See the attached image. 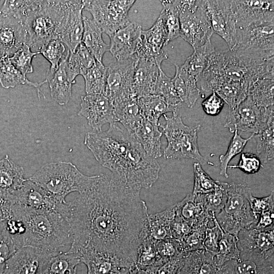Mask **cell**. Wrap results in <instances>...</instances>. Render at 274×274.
<instances>
[{
    "mask_svg": "<svg viewBox=\"0 0 274 274\" xmlns=\"http://www.w3.org/2000/svg\"><path fill=\"white\" fill-rule=\"evenodd\" d=\"M156 248L160 256L167 260L184 253L182 252L179 240L174 238H166L155 243Z\"/></svg>",
    "mask_w": 274,
    "mask_h": 274,
    "instance_id": "56",
    "label": "cell"
},
{
    "mask_svg": "<svg viewBox=\"0 0 274 274\" xmlns=\"http://www.w3.org/2000/svg\"><path fill=\"white\" fill-rule=\"evenodd\" d=\"M223 231L216 220L213 226L206 227L203 243V249L214 255L216 254L218 251Z\"/></svg>",
    "mask_w": 274,
    "mask_h": 274,
    "instance_id": "57",
    "label": "cell"
},
{
    "mask_svg": "<svg viewBox=\"0 0 274 274\" xmlns=\"http://www.w3.org/2000/svg\"><path fill=\"white\" fill-rule=\"evenodd\" d=\"M78 115L86 118L93 131L102 130L107 123L116 122L112 101L104 94H86L81 97Z\"/></svg>",
    "mask_w": 274,
    "mask_h": 274,
    "instance_id": "17",
    "label": "cell"
},
{
    "mask_svg": "<svg viewBox=\"0 0 274 274\" xmlns=\"http://www.w3.org/2000/svg\"><path fill=\"white\" fill-rule=\"evenodd\" d=\"M83 26L81 43L96 61L102 63L103 56L109 51L110 44L104 41L102 32L93 19L83 17Z\"/></svg>",
    "mask_w": 274,
    "mask_h": 274,
    "instance_id": "33",
    "label": "cell"
},
{
    "mask_svg": "<svg viewBox=\"0 0 274 274\" xmlns=\"http://www.w3.org/2000/svg\"><path fill=\"white\" fill-rule=\"evenodd\" d=\"M166 31L159 17L153 26L147 30H142L141 39L135 54L138 57L154 58L161 66L167 55L162 50L167 45Z\"/></svg>",
    "mask_w": 274,
    "mask_h": 274,
    "instance_id": "20",
    "label": "cell"
},
{
    "mask_svg": "<svg viewBox=\"0 0 274 274\" xmlns=\"http://www.w3.org/2000/svg\"><path fill=\"white\" fill-rule=\"evenodd\" d=\"M17 250L5 221L0 222V274L3 273L6 262Z\"/></svg>",
    "mask_w": 274,
    "mask_h": 274,
    "instance_id": "53",
    "label": "cell"
},
{
    "mask_svg": "<svg viewBox=\"0 0 274 274\" xmlns=\"http://www.w3.org/2000/svg\"><path fill=\"white\" fill-rule=\"evenodd\" d=\"M176 215L187 222L192 227L206 226L215 216L205 206L202 194H188L181 201L175 204Z\"/></svg>",
    "mask_w": 274,
    "mask_h": 274,
    "instance_id": "25",
    "label": "cell"
},
{
    "mask_svg": "<svg viewBox=\"0 0 274 274\" xmlns=\"http://www.w3.org/2000/svg\"><path fill=\"white\" fill-rule=\"evenodd\" d=\"M165 123H159L162 128L167 145L164 150L166 159L192 158L199 161L200 164L208 163L199 151L197 139L200 125L189 126L185 125L177 112L173 113L172 117L163 115Z\"/></svg>",
    "mask_w": 274,
    "mask_h": 274,
    "instance_id": "8",
    "label": "cell"
},
{
    "mask_svg": "<svg viewBox=\"0 0 274 274\" xmlns=\"http://www.w3.org/2000/svg\"><path fill=\"white\" fill-rule=\"evenodd\" d=\"M99 175L87 176L71 162L59 161L44 164L28 178L60 203L73 192L83 193L95 183Z\"/></svg>",
    "mask_w": 274,
    "mask_h": 274,
    "instance_id": "5",
    "label": "cell"
},
{
    "mask_svg": "<svg viewBox=\"0 0 274 274\" xmlns=\"http://www.w3.org/2000/svg\"><path fill=\"white\" fill-rule=\"evenodd\" d=\"M234 50L262 61L274 59V16L237 28Z\"/></svg>",
    "mask_w": 274,
    "mask_h": 274,
    "instance_id": "9",
    "label": "cell"
},
{
    "mask_svg": "<svg viewBox=\"0 0 274 274\" xmlns=\"http://www.w3.org/2000/svg\"><path fill=\"white\" fill-rule=\"evenodd\" d=\"M274 59H254L234 50L215 51L198 82L203 91H213L221 84L241 87L248 92L256 80L274 76Z\"/></svg>",
    "mask_w": 274,
    "mask_h": 274,
    "instance_id": "3",
    "label": "cell"
},
{
    "mask_svg": "<svg viewBox=\"0 0 274 274\" xmlns=\"http://www.w3.org/2000/svg\"><path fill=\"white\" fill-rule=\"evenodd\" d=\"M84 143L100 164L132 188H150L158 179L160 166L156 159L117 122L106 131L87 132Z\"/></svg>",
    "mask_w": 274,
    "mask_h": 274,
    "instance_id": "2",
    "label": "cell"
},
{
    "mask_svg": "<svg viewBox=\"0 0 274 274\" xmlns=\"http://www.w3.org/2000/svg\"><path fill=\"white\" fill-rule=\"evenodd\" d=\"M249 200L252 212L257 216L263 212L274 209L273 191L268 196L261 198L254 197L251 193Z\"/></svg>",
    "mask_w": 274,
    "mask_h": 274,
    "instance_id": "59",
    "label": "cell"
},
{
    "mask_svg": "<svg viewBox=\"0 0 274 274\" xmlns=\"http://www.w3.org/2000/svg\"><path fill=\"white\" fill-rule=\"evenodd\" d=\"M142 30L140 24L130 22L110 38L109 51L117 61L127 59L135 54Z\"/></svg>",
    "mask_w": 274,
    "mask_h": 274,
    "instance_id": "23",
    "label": "cell"
},
{
    "mask_svg": "<svg viewBox=\"0 0 274 274\" xmlns=\"http://www.w3.org/2000/svg\"><path fill=\"white\" fill-rule=\"evenodd\" d=\"M10 215L20 219L25 227V232L21 239L20 248L31 247L55 252L59 251V248L72 244L69 224L56 211L13 204Z\"/></svg>",
    "mask_w": 274,
    "mask_h": 274,
    "instance_id": "4",
    "label": "cell"
},
{
    "mask_svg": "<svg viewBox=\"0 0 274 274\" xmlns=\"http://www.w3.org/2000/svg\"><path fill=\"white\" fill-rule=\"evenodd\" d=\"M179 11L180 37L194 49L211 40L214 34L200 1H176Z\"/></svg>",
    "mask_w": 274,
    "mask_h": 274,
    "instance_id": "10",
    "label": "cell"
},
{
    "mask_svg": "<svg viewBox=\"0 0 274 274\" xmlns=\"http://www.w3.org/2000/svg\"><path fill=\"white\" fill-rule=\"evenodd\" d=\"M253 228L261 230L274 228V209L260 213L258 215L257 222Z\"/></svg>",
    "mask_w": 274,
    "mask_h": 274,
    "instance_id": "62",
    "label": "cell"
},
{
    "mask_svg": "<svg viewBox=\"0 0 274 274\" xmlns=\"http://www.w3.org/2000/svg\"><path fill=\"white\" fill-rule=\"evenodd\" d=\"M154 95L162 97L169 106L177 110L182 103L175 90L172 79L165 75L162 68L159 69Z\"/></svg>",
    "mask_w": 274,
    "mask_h": 274,
    "instance_id": "47",
    "label": "cell"
},
{
    "mask_svg": "<svg viewBox=\"0 0 274 274\" xmlns=\"http://www.w3.org/2000/svg\"><path fill=\"white\" fill-rule=\"evenodd\" d=\"M224 104L223 100L213 91L212 94L202 102L201 106L206 114L215 116L220 113Z\"/></svg>",
    "mask_w": 274,
    "mask_h": 274,
    "instance_id": "60",
    "label": "cell"
},
{
    "mask_svg": "<svg viewBox=\"0 0 274 274\" xmlns=\"http://www.w3.org/2000/svg\"><path fill=\"white\" fill-rule=\"evenodd\" d=\"M46 83L45 80L41 83L29 81L12 64L9 57L0 58V84L3 88L8 89L18 85L26 84L36 88L40 98L41 87Z\"/></svg>",
    "mask_w": 274,
    "mask_h": 274,
    "instance_id": "37",
    "label": "cell"
},
{
    "mask_svg": "<svg viewBox=\"0 0 274 274\" xmlns=\"http://www.w3.org/2000/svg\"><path fill=\"white\" fill-rule=\"evenodd\" d=\"M81 263L79 256L73 253L59 252L45 265L42 274H76Z\"/></svg>",
    "mask_w": 274,
    "mask_h": 274,
    "instance_id": "39",
    "label": "cell"
},
{
    "mask_svg": "<svg viewBox=\"0 0 274 274\" xmlns=\"http://www.w3.org/2000/svg\"><path fill=\"white\" fill-rule=\"evenodd\" d=\"M96 63L93 56L82 43L73 52L70 51L66 64V70L69 80L74 84L78 75L83 76Z\"/></svg>",
    "mask_w": 274,
    "mask_h": 274,
    "instance_id": "35",
    "label": "cell"
},
{
    "mask_svg": "<svg viewBox=\"0 0 274 274\" xmlns=\"http://www.w3.org/2000/svg\"><path fill=\"white\" fill-rule=\"evenodd\" d=\"M206 229V226L205 225L193 228L188 233L179 240L182 252L187 253L203 249Z\"/></svg>",
    "mask_w": 274,
    "mask_h": 274,
    "instance_id": "54",
    "label": "cell"
},
{
    "mask_svg": "<svg viewBox=\"0 0 274 274\" xmlns=\"http://www.w3.org/2000/svg\"><path fill=\"white\" fill-rule=\"evenodd\" d=\"M23 168L6 155L0 160V197L7 202L8 197L20 188L26 179Z\"/></svg>",
    "mask_w": 274,
    "mask_h": 274,
    "instance_id": "28",
    "label": "cell"
},
{
    "mask_svg": "<svg viewBox=\"0 0 274 274\" xmlns=\"http://www.w3.org/2000/svg\"><path fill=\"white\" fill-rule=\"evenodd\" d=\"M127 131L138 141L149 156L156 159L162 155V132L159 130V124H154L143 117Z\"/></svg>",
    "mask_w": 274,
    "mask_h": 274,
    "instance_id": "27",
    "label": "cell"
},
{
    "mask_svg": "<svg viewBox=\"0 0 274 274\" xmlns=\"http://www.w3.org/2000/svg\"><path fill=\"white\" fill-rule=\"evenodd\" d=\"M130 269L124 268L110 274H129Z\"/></svg>",
    "mask_w": 274,
    "mask_h": 274,
    "instance_id": "64",
    "label": "cell"
},
{
    "mask_svg": "<svg viewBox=\"0 0 274 274\" xmlns=\"http://www.w3.org/2000/svg\"><path fill=\"white\" fill-rule=\"evenodd\" d=\"M39 54V52L32 51L28 45L24 44L9 57V60L12 64L26 77L27 74L33 72L32 60L33 57Z\"/></svg>",
    "mask_w": 274,
    "mask_h": 274,
    "instance_id": "49",
    "label": "cell"
},
{
    "mask_svg": "<svg viewBox=\"0 0 274 274\" xmlns=\"http://www.w3.org/2000/svg\"><path fill=\"white\" fill-rule=\"evenodd\" d=\"M261 167L263 166L259 158L249 152L242 153L237 164L228 165V168H238L248 174L258 172Z\"/></svg>",
    "mask_w": 274,
    "mask_h": 274,
    "instance_id": "55",
    "label": "cell"
},
{
    "mask_svg": "<svg viewBox=\"0 0 274 274\" xmlns=\"http://www.w3.org/2000/svg\"><path fill=\"white\" fill-rule=\"evenodd\" d=\"M7 202L11 205L20 204L36 209L55 211L62 216L67 203L58 202L28 179H26L20 188L8 197Z\"/></svg>",
    "mask_w": 274,
    "mask_h": 274,
    "instance_id": "15",
    "label": "cell"
},
{
    "mask_svg": "<svg viewBox=\"0 0 274 274\" xmlns=\"http://www.w3.org/2000/svg\"><path fill=\"white\" fill-rule=\"evenodd\" d=\"M274 120L267 123L265 127L255 134L257 156L260 160L266 163L274 158Z\"/></svg>",
    "mask_w": 274,
    "mask_h": 274,
    "instance_id": "44",
    "label": "cell"
},
{
    "mask_svg": "<svg viewBox=\"0 0 274 274\" xmlns=\"http://www.w3.org/2000/svg\"><path fill=\"white\" fill-rule=\"evenodd\" d=\"M129 274H152L149 271L138 268L135 265L130 270Z\"/></svg>",
    "mask_w": 274,
    "mask_h": 274,
    "instance_id": "63",
    "label": "cell"
},
{
    "mask_svg": "<svg viewBox=\"0 0 274 274\" xmlns=\"http://www.w3.org/2000/svg\"><path fill=\"white\" fill-rule=\"evenodd\" d=\"M175 216V205L154 214L149 215L145 225V235L155 242L171 236V224Z\"/></svg>",
    "mask_w": 274,
    "mask_h": 274,
    "instance_id": "31",
    "label": "cell"
},
{
    "mask_svg": "<svg viewBox=\"0 0 274 274\" xmlns=\"http://www.w3.org/2000/svg\"><path fill=\"white\" fill-rule=\"evenodd\" d=\"M135 2L132 0L84 1V9L92 15L102 33L110 38L130 23L128 12Z\"/></svg>",
    "mask_w": 274,
    "mask_h": 274,
    "instance_id": "11",
    "label": "cell"
},
{
    "mask_svg": "<svg viewBox=\"0 0 274 274\" xmlns=\"http://www.w3.org/2000/svg\"><path fill=\"white\" fill-rule=\"evenodd\" d=\"M176 72L182 78L185 87V97L183 100L189 108H193L201 95L197 87V80L188 74L181 65L175 64Z\"/></svg>",
    "mask_w": 274,
    "mask_h": 274,
    "instance_id": "51",
    "label": "cell"
},
{
    "mask_svg": "<svg viewBox=\"0 0 274 274\" xmlns=\"http://www.w3.org/2000/svg\"><path fill=\"white\" fill-rule=\"evenodd\" d=\"M259 108L273 106L274 77H263L253 82L248 89V95Z\"/></svg>",
    "mask_w": 274,
    "mask_h": 274,
    "instance_id": "40",
    "label": "cell"
},
{
    "mask_svg": "<svg viewBox=\"0 0 274 274\" xmlns=\"http://www.w3.org/2000/svg\"><path fill=\"white\" fill-rule=\"evenodd\" d=\"M192 226L186 221L176 215L171 224V236L172 238L180 240L192 229Z\"/></svg>",
    "mask_w": 274,
    "mask_h": 274,
    "instance_id": "61",
    "label": "cell"
},
{
    "mask_svg": "<svg viewBox=\"0 0 274 274\" xmlns=\"http://www.w3.org/2000/svg\"><path fill=\"white\" fill-rule=\"evenodd\" d=\"M236 237L240 252H254L274 257V228L265 230L254 228L243 229Z\"/></svg>",
    "mask_w": 274,
    "mask_h": 274,
    "instance_id": "22",
    "label": "cell"
},
{
    "mask_svg": "<svg viewBox=\"0 0 274 274\" xmlns=\"http://www.w3.org/2000/svg\"><path fill=\"white\" fill-rule=\"evenodd\" d=\"M59 252L23 247L6 262L3 274H42L50 258Z\"/></svg>",
    "mask_w": 274,
    "mask_h": 274,
    "instance_id": "16",
    "label": "cell"
},
{
    "mask_svg": "<svg viewBox=\"0 0 274 274\" xmlns=\"http://www.w3.org/2000/svg\"><path fill=\"white\" fill-rule=\"evenodd\" d=\"M26 41L25 29L21 23L0 16V58L11 57Z\"/></svg>",
    "mask_w": 274,
    "mask_h": 274,
    "instance_id": "26",
    "label": "cell"
},
{
    "mask_svg": "<svg viewBox=\"0 0 274 274\" xmlns=\"http://www.w3.org/2000/svg\"><path fill=\"white\" fill-rule=\"evenodd\" d=\"M140 191L113 174L99 175L89 189L67 202L64 217L72 237L67 252L105 253L134 266L149 215Z\"/></svg>",
    "mask_w": 274,
    "mask_h": 274,
    "instance_id": "1",
    "label": "cell"
},
{
    "mask_svg": "<svg viewBox=\"0 0 274 274\" xmlns=\"http://www.w3.org/2000/svg\"><path fill=\"white\" fill-rule=\"evenodd\" d=\"M70 51L66 46L59 40H53L44 45L39 50L41 54L50 63V67L46 74L45 80L51 78L56 70L63 57Z\"/></svg>",
    "mask_w": 274,
    "mask_h": 274,
    "instance_id": "45",
    "label": "cell"
},
{
    "mask_svg": "<svg viewBox=\"0 0 274 274\" xmlns=\"http://www.w3.org/2000/svg\"><path fill=\"white\" fill-rule=\"evenodd\" d=\"M108 67L103 63L96 61L83 76L85 81L86 94L105 93Z\"/></svg>",
    "mask_w": 274,
    "mask_h": 274,
    "instance_id": "43",
    "label": "cell"
},
{
    "mask_svg": "<svg viewBox=\"0 0 274 274\" xmlns=\"http://www.w3.org/2000/svg\"><path fill=\"white\" fill-rule=\"evenodd\" d=\"M161 2L163 9L159 17L164 25L168 44L180 37L179 11L176 1H162Z\"/></svg>",
    "mask_w": 274,
    "mask_h": 274,
    "instance_id": "42",
    "label": "cell"
},
{
    "mask_svg": "<svg viewBox=\"0 0 274 274\" xmlns=\"http://www.w3.org/2000/svg\"><path fill=\"white\" fill-rule=\"evenodd\" d=\"M254 135V134H252L249 138L244 139L238 134L237 130L234 132L233 136L230 141L226 153L219 156L221 175L226 178H228L227 168L230 161L234 156L242 152L247 143Z\"/></svg>",
    "mask_w": 274,
    "mask_h": 274,
    "instance_id": "48",
    "label": "cell"
},
{
    "mask_svg": "<svg viewBox=\"0 0 274 274\" xmlns=\"http://www.w3.org/2000/svg\"><path fill=\"white\" fill-rule=\"evenodd\" d=\"M214 33L220 36L232 50L237 42L236 22L231 1H200Z\"/></svg>",
    "mask_w": 274,
    "mask_h": 274,
    "instance_id": "13",
    "label": "cell"
},
{
    "mask_svg": "<svg viewBox=\"0 0 274 274\" xmlns=\"http://www.w3.org/2000/svg\"><path fill=\"white\" fill-rule=\"evenodd\" d=\"M70 51L63 57L58 69L48 80L52 98L58 105L63 106L68 103L72 96V86L74 84L68 79L66 64Z\"/></svg>",
    "mask_w": 274,
    "mask_h": 274,
    "instance_id": "32",
    "label": "cell"
},
{
    "mask_svg": "<svg viewBox=\"0 0 274 274\" xmlns=\"http://www.w3.org/2000/svg\"><path fill=\"white\" fill-rule=\"evenodd\" d=\"M155 243L145 236L138 250L135 265L139 268L151 271L165 260L158 253Z\"/></svg>",
    "mask_w": 274,
    "mask_h": 274,
    "instance_id": "41",
    "label": "cell"
},
{
    "mask_svg": "<svg viewBox=\"0 0 274 274\" xmlns=\"http://www.w3.org/2000/svg\"><path fill=\"white\" fill-rule=\"evenodd\" d=\"M193 50V53L181 65L198 82L212 55L216 50L212 44L211 40L207 41L203 45Z\"/></svg>",
    "mask_w": 274,
    "mask_h": 274,
    "instance_id": "36",
    "label": "cell"
},
{
    "mask_svg": "<svg viewBox=\"0 0 274 274\" xmlns=\"http://www.w3.org/2000/svg\"><path fill=\"white\" fill-rule=\"evenodd\" d=\"M116 122L120 123L128 130L142 116L136 97H131L113 102Z\"/></svg>",
    "mask_w": 274,
    "mask_h": 274,
    "instance_id": "38",
    "label": "cell"
},
{
    "mask_svg": "<svg viewBox=\"0 0 274 274\" xmlns=\"http://www.w3.org/2000/svg\"><path fill=\"white\" fill-rule=\"evenodd\" d=\"M194 172L193 194H205L213 191L217 186L214 180L202 168L199 162L193 165Z\"/></svg>",
    "mask_w": 274,
    "mask_h": 274,
    "instance_id": "52",
    "label": "cell"
},
{
    "mask_svg": "<svg viewBox=\"0 0 274 274\" xmlns=\"http://www.w3.org/2000/svg\"><path fill=\"white\" fill-rule=\"evenodd\" d=\"M137 59L134 54L127 59L116 61L107 66L105 95L112 103L119 100L136 97L133 92V82Z\"/></svg>",
    "mask_w": 274,
    "mask_h": 274,
    "instance_id": "14",
    "label": "cell"
},
{
    "mask_svg": "<svg viewBox=\"0 0 274 274\" xmlns=\"http://www.w3.org/2000/svg\"><path fill=\"white\" fill-rule=\"evenodd\" d=\"M221 267L214 254L203 249L187 253L178 274H220Z\"/></svg>",
    "mask_w": 274,
    "mask_h": 274,
    "instance_id": "29",
    "label": "cell"
},
{
    "mask_svg": "<svg viewBox=\"0 0 274 274\" xmlns=\"http://www.w3.org/2000/svg\"><path fill=\"white\" fill-rule=\"evenodd\" d=\"M240 254L236 236L223 231L214 259L222 267L226 262L237 258Z\"/></svg>",
    "mask_w": 274,
    "mask_h": 274,
    "instance_id": "46",
    "label": "cell"
},
{
    "mask_svg": "<svg viewBox=\"0 0 274 274\" xmlns=\"http://www.w3.org/2000/svg\"><path fill=\"white\" fill-rule=\"evenodd\" d=\"M84 1H67L65 13L59 30L58 40L73 52L81 43L84 26Z\"/></svg>",
    "mask_w": 274,
    "mask_h": 274,
    "instance_id": "18",
    "label": "cell"
},
{
    "mask_svg": "<svg viewBox=\"0 0 274 274\" xmlns=\"http://www.w3.org/2000/svg\"><path fill=\"white\" fill-rule=\"evenodd\" d=\"M273 108H259L248 95L236 108L229 110L224 127L232 133L240 130L255 134L274 120Z\"/></svg>",
    "mask_w": 274,
    "mask_h": 274,
    "instance_id": "12",
    "label": "cell"
},
{
    "mask_svg": "<svg viewBox=\"0 0 274 274\" xmlns=\"http://www.w3.org/2000/svg\"><path fill=\"white\" fill-rule=\"evenodd\" d=\"M215 189L207 194H202L207 211L215 215L224 207L227 199L226 182L216 181Z\"/></svg>",
    "mask_w": 274,
    "mask_h": 274,
    "instance_id": "50",
    "label": "cell"
},
{
    "mask_svg": "<svg viewBox=\"0 0 274 274\" xmlns=\"http://www.w3.org/2000/svg\"><path fill=\"white\" fill-rule=\"evenodd\" d=\"M81 263L87 268V274H110L122 268H131L119 259L107 253L86 252L79 255Z\"/></svg>",
    "mask_w": 274,
    "mask_h": 274,
    "instance_id": "30",
    "label": "cell"
},
{
    "mask_svg": "<svg viewBox=\"0 0 274 274\" xmlns=\"http://www.w3.org/2000/svg\"><path fill=\"white\" fill-rule=\"evenodd\" d=\"M67 1H34L23 25L26 41L32 51L38 52L51 40H58Z\"/></svg>",
    "mask_w": 274,
    "mask_h": 274,
    "instance_id": "6",
    "label": "cell"
},
{
    "mask_svg": "<svg viewBox=\"0 0 274 274\" xmlns=\"http://www.w3.org/2000/svg\"><path fill=\"white\" fill-rule=\"evenodd\" d=\"M142 116L148 121L159 124L160 117L168 112H177L178 110L169 106L161 96L149 95L137 98Z\"/></svg>",
    "mask_w": 274,
    "mask_h": 274,
    "instance_id": "34",
    "label": "cell"
},
{
    "mask_svg": "<svg viewBox=\"0 0 274 274\" xmlns=\"http://www.w3.org/2000/svg\"><path fill=\"white\" fill-rule=\"evenodd\" d=\"M227 199L223 209L215 215L224 232L235 236L243 229L253 228L258 216L252 211L249 200L251 193L246 184L225 183Z\"/></svg>",
    "mask_w": 274,
    "mask_h": 274,
    "instance_id": "7",
    "label": "cell"
},
{
    "mask_svg": "<svg viewBox=\"0 0 274 274\" xmlns=\"http://www.w3.org/2000/svg\"><path fill=\"white\" fill-rule=\"evenodd\" d=\"M160 68L161 66L158 65L154 58L138 57L133 82V92L137 98L154 95Z\"/></svg>",
    "mask_w": 274,
    "mask_h": 274,
    "instance_id": "24",
    "label": "cell"
},
{
    "mask_svg": "<svg viewBox=\"0 0 274 274\" xmlns=\"http://www.w3.org/2000/svg\"><path fill=\"white\" fill-rule=\"evenodd\" d=\"M273 257L241 252L239 257L224 264L220 274H273Z\"/></svg>",
    "mask_w": 274,
    "mask_h": 274,
    "instance_id": "19",
    "label": "cell"
},
{
    "mask_svg": "<svg viewBox=\"0 0 274 274\" xmlns=\"http://www.w3.org/2000/svg\"><path fill=\"white\" fill-rule=\"evenodd\" d=\"M186 254L183 253L176 257L165 260L150 272L152 274H178L183 265Z\"/></svg>",
    "mask_w": 274,
    "mask_h": 274,
    "instance_id": "58",
    "label": "cell"
},
{
    "mask_svg": "<svg viewBox=\"0 0 274 274\" xmlns=\"http://www.w3.org/2000/svg\"><path fill=\"white\" fill-rule=\"evenodd\" d=\"M236 29L274 16V1L261 0L231 1Z\"/></svg>",
    "mask_w": 274,
    "mask_h": 274,
    "instance_id": "21",
    "label": "cell"
}]
</instances>
